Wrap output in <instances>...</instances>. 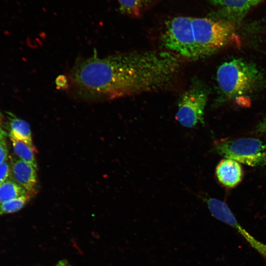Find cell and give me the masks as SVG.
I'll list each match as a JSON object with an SVG mask.
<instances>
[{
  "mask_svg": "<svg viewBox=\"0 0 266 266\" xmlns=\"http://www.w3.org/2000/svg\"><path fill=\"white\" fill-rule=\"evenodd\" d=\"M55 266H70L69 264L65 260L58 262Z\"/></svg>",
  "mask_w": 266,
  "mask_h": 266,
  "instance_id": "21",
  "label": "cell"
},
{
  "mask_svg": "<svg viewBox=\"0 0 266 266\" xmlns=\"http://www.w3.org/2000/svg\"><path fill=\"white\" fill-rule=\"evenodd\" d=\"M203 199L214 217L235 229L266 260V244L256 239L240 225L225 202L211 197Z\"/></svg>",
  "mask_w": 266,
  "mask_h": 266,
  "instance_id": "7",
  "label": "cell"
},
{
  "mask_svg": "<svg viewBox=\"0 0 266 266\" xmlns=\"http://www.w3.org/2000/svg\"><path fill=\"white\" fill-rule=\"evenodd\" d=\"M8 149L4 140L0 141V164L6 161Z\"/></svg>",
  "mask_w": 266,
  "mask_h": 266,
  "instance_id": "18",
  "label": "cell"
},
{
  "mask_svg": "<svg viewBox=\"0 0 266 266\" xmlns=\"http://www.w3.org/2000/svg\"><path fill=\"white\" fill-rule=\"evenodd\" d=\"M120 11L125 14L137 17L156 0H117Z\"/></svg>",
  "mask_w": 266,
  "mask_h": 266,
  "instance_id": "13",
  "label": "cell"
},
{
  "mask_svg": "<svg viewBox=\"0 0 266 266\" xmlns=\"http://www.w3.org/2000/svg\"><path fill=\"white\" fill-rule=\"evenodd\" d=\"M181 66V58L169 51L95 54L75 62L67 90L73 98L88 102L159 91L171 84Z\"/></svg>",
  "mask_w": 266,
  "mask_h": 266,
  "instance_id": "1",
  "label": "cell"
},
{
  "mask_svg": "<svg viewBox=\"0 0 266 266\" xmlns=\"http://www.w3.org/2000/svg\"><path fill=\"white\" fill-rule=\"evenodd\" d=\"M213 148L226 159L251 166L266 165V144L258 138L218 140L214 141Z\"/></svg>",
  "mask_w": 266,
  "mask_h": 266,
  "instance_id": "4",
  "label": "cell"
},
{
  "mask_svg": "<svg viewBox=\"0 0 266 266\" xmlns=\"http://www.w3.org/2000/svg\"><path fill=\"white\" fill-rule=\"evenodd\" d=\"M215 174L219 182L223 186L233 188L241 181L243 171L238 162L225 158L217 165Z\"/></svg>",
  "mask_w": 266,
  "mask_h": 266,
  "instance_id": "10",
  "label": "cell"
},
{
  "mask_svg": "<svg viewBox=\"0 0 266 266\" xmlns=\"http://www.w3.org/2000/svg\"><path fill=\"white\" fill-rule=\"evenodd\" d=\"M15 154L20 160L31 164L37 169L35 153L37 152L33 145L10 137Z\"/></svg>",
  "mask_w": 266,
  "mask_h": 266,
  "instance_id": "12",
  "label": "cell"
},
{
  "mask_svg": "<svg viewBox=\"0 0 266 266\" xmlns=\"http://www.w3.org/2000/svg\"><path fill=\"white\" fill-rule=\"evenodd\" d=\"M28 193L17 183L11 179H8L0 185V204Z\"/></svg>",
  "mask_w": 266,
  "mask_h": 266,
  "instance_id": "14",
  "label": "cell"
},
{
  "mask_svg": "<svg viewBox=\"0 0 266 266\" xmlns=\"http://www.w3.org/2000/svg\"><path fill=\"white\" fill-rule=\"evenodd\" d=\"M208 96L206 86L200 81L195 79L180 98L175 115L176 120L186 128L203 124Z\"/></svg>",
  "mask_w": 266,
  "mask_h": 266,
  "instance_id": "6",
  "label": "cell"
},
{
  "mask_svg": "<svg viewBox=\"0 0 266 266\" xmlns=\"http://www.w3.org/2000/svg\"><path fill=\"white\" fill-rule=\"evenodd\" d=\"M7 133L2 128V125L0 121V141L4 140L6 136Z\"/></svg>",
  "mask_w": 266,
  "mask_h": 266,
  "instance_id": "20",
  "label": "cell"
},
{
  "mask_svg": "<svg viewBox=\"0 0 266 266\" xmlns=\"http://www.w3.org/2000/svg\"><path fill=\"white\" fill-rule=\"evenodd\" d=\"M192 30L198 59L210 56L236 40L233 23L192 17Z\"/></svg>",
  "mask_w": 266,
  "mask_h": 266,
  "instance_id": "3",
  "label": "cell"
},
{
  "mask_svg": "<svg viewBox=\"0 0 266 266\" xmlns=\"http://www.w3.org/2000/svg\"><path fill=\"white\" fill-rule=\"evenodd\" d=\"M11 116L10 118V137L33 145L32 133L29 124L22 119Z\"/></svg>",
  "mask_w": 266,
  "mask_h": 266,
  "instance_id": "11",
  "label": "cell"
},
{
  "mask_svg": "<svg viewBox=\"0 0 266 266\" xmlns=\"http://www.w3.org/2000/svg\"><path fill=\"white\" fill-rule=\"evenodd\" d=\"M255 131L266 136V116L257 125Z\"/></svg>",
  "mask_w": 266,
  "mask_h": 266,
  "instance_id": "19",
  "label": "cell"
},
{
  "mask_svg": "<svg viewBox=\"0 0 266 266\" xmlns=\"http://www.w3.org/2000/svg\"><path fill=\"white\" fill-rule=\"evenodd\" d=\"M162 42L168 51L180 57L198 59L192 36L191 17L177 16L167 20Z\"/></svg>",
  "mask_w": 266,
  "mask_h": 266,
  "instance_id": "5",
  "label": "cell"
},
{
  "mask_svg": "<svg viewBox=\"0 0 266 266\" xmlns=\"http://www.w3.org/2000/svg\"><path fill=\"white\" fill-rule=\"evenodd\" d=\"M9 177L28 192H35L37 185L36 169L31 164L21 160H12L10 163Z\"/></svg>",
  "mask_w": 266,
  "mask_h": 266,
  "instance_id": "8",
  "label": "cell"
},
{
  "mask_svg": "<svg viewBox=\"0 0 266 266\" xmlns=\"http://www.w3.org/2000/svg\"><path fill=\"white\" fill-rule=\"evenodd\" d=\"M32 193H28L20 197L0 204V216L19 211L28 202Z\"/></svg>",
  "mask_w": 266,
  "mask_h": 266,
  "instance_id": "15",
  "label": "cell"
},
{
  "mask_svg": "<svg viewBox=\"0 0 266 266\" xmlns=\"http://www.w3.org/2000/svg\"><path fill=\"white\" fill-rule=\"evenodd\" d=\"M216 79L222 96L232 99L253 93L264 85V73L254 63L233 59L218 68Z\"/></svg>",
  "mask_w": 266,
  "mask_h": 266,
  "instance_id": "2",
  "label": "cell"
},
{
  "mask_svg": "<svg viewBox=\"0 0 266 266\" xmlns=\"http://www.w3.org/2000/svg\"><path fill=\"white\" fill-rule=\"evenodd\" d=\"M56 85L57 89L67 90L68 87L67 77L63 75L58 76L56 80Z\"/></svg>",
  "mask_w": 266,
  "mask_h": 266,
  "instance_id": "17",
  "label": "cell"
},
{
  "mask_svg": "<svg viewBox=\"0 0 266 266\" xmlns=\"http://www.w3.org/2000/svg\"><path fill=\"white\" fill-rule=\"evenodd\" d=\"M10 164L7 161L0 164V185L9 177Z\"/></svg>",
  "mask_w": 266,
  "mask_h": 266,
  "instance_id": "16",
  "label": "cell"
},
{
  "mask_svg": "<svg viewBox=\"0 0 266 266\" xmlns=\"http://www.w3.org/2000/svg\"><path fill=\"white\" fill-rule=\"evenodd\" d=\"M225 13L228 21L240 22L252 7L266 0H207Z\"/></svg>",
  "mask_w": 266,
  "mask_h": 266,
  "instance_id": "9",
  "label": "cell"
}]
</instances>
